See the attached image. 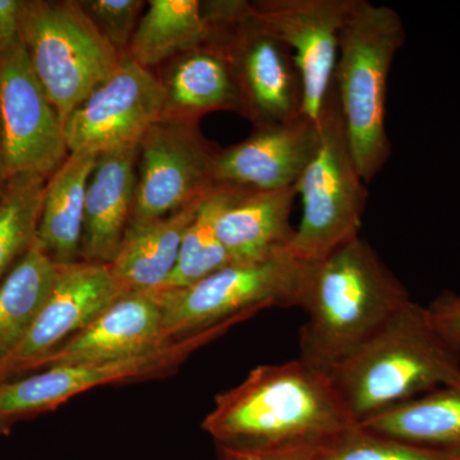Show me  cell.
Here are the masks:
<instances>
[{
	"mask_svg": "<svg viewBox=\"0 0 460 460\" xmlns=\"http://www.w3.org/2000/svg\"><path fill=\"white\" fill-rule=\"evenodd\" d=\"M354 425L328 372L298 358L257 366L215 398L202 429L228 449H323Z\"/></svg>",
	"mask_w": 460,
	"mask_h": 460,
	"instance_id": "obj_1",
	"label": "cell"
},
{
	"mask_svg": "<svg viewBox=\"0 0 460 460\" xmlns=\"http://www.w3.org/2000/svg\"><path fill=\"white\" fill-rule=\"evenodd\" d=\"M410 301L408 290L361 237L308 261L299 359L329 372Z\"/></svg>",
	"mask_w": 460,
	"mask_h": 460,
	"instance_id": "obj_2",
	"label": "cell"
},
{
	"mask_svg": "<svg viewBox=\"0 0 460 460\" xmlns=\"http://www.w3.org/2000/svg\"><path fill=\"white\" fill-rule=\"evenodd\" d=\"M354 423L460 380V352L435 325L429 308H399L328 372Z\"/></svg>",
	"mask_w": 460,
	"mask_h": 460,
	"instance_id": "obj_3",
	"label": "cell"
},
{
	"mask_svg": "<svg viewBox=\"0 0 460 460\" xmlns=\"http://www.w3.org/2000/svg\"><path fill=\"white\" fill-rule=\"evenodd\" d=\"M404 40V25L394 9L353 0L339 38L334 89L350 153L366 184L392 155L385 124L387 81Z\"/></svg>",
	"mask_w": 460,
	"mask_h": 460,
	"instance_id": "obj_4",
	"label": "cell"
},
{
	"mask_svg": "<svg viewBox=\"0 0 460 460\" xmlns=\"http://www.w3.org/2000/svg\"><path fill=\"white\" fill-rule=\"evenodd\" d=\"M21 41L63 124L123 57L74 0H23Z\"/></svg>",
	"mask_w": 460,
	"mask_h": 460,
	"instance_id": "obj_5",
	"label": "cell"
},
{
	"mask_svg": "<svg viewBox=\"0 0 460 460\" xmlns=\"http://www.w3.org/2000/svg\"><path fill=\"white\" fill-rule=\"evenodd\" d=\"M319 129V146L295 186L302 217L288 251L302 261H316L358 238L368 198L350 153L334 84Z\"/></svg>",
	"mask_w": 460,
	"mask_h": 460,
	"instance_id": "obj_6",
	"label": "cell"
},
{
	"mask_svg": "<svg viewBox=\"0 0 460 460\" xmlns=\"http://www.w3.org/2000/svg\"><path fill=\"white\" fill-rule=\"evenodd\" d=\"M210 39L232 66L244 117L255 127L287 122L302 114L304 87L292 50L257 16L250 2H204Z\"/></svg>",
	"mask_w": 460,
	"mask_h": 460,
	"instance_id": "obj_7",
	"label": "cell"
},
{
	"mask_svg": "<svg viewBox=\"0 0 460 460\" xmlns=\"http://www.w3.org/2000/svg\"><path fill=\"white\" fill-rule=\"evenodd\" d=\"M308 261L289 252L256 262L230 263L187 288L156 290L166 343L270 307H301Z\"/></svg>",
	"mask_w": 460,
	"mask_h": 460,
	"instance_id": "obj_8",
	"label": "cell"
},
{
	"mask_svg": "<svg viewBox=\"0 0 460 460\" xmlns=\"http://www.w3.org/2000/svg\"><path fill=\"white\" fill-rule=\"evenodd\" d=\"M257 314L260 313L252 311L238 314L213 328L129 358L54 366L2 381L0 435H9L21 420L57 410L75 396L96 387L141 383L172 375L193 353Z\"/></svg>",
	"mask_w": 460,
	"mask_h": 460,
	"instance_id": "obj_9",
	"label": "cell"
},
{
	"mask_svg": "<svg viewBox=\"0 0 460 460\" xmlns=\"http://www.w3.org/2000/svg\"><path fill=\"white\" fill-rule=\"evenodd\" d=\"M217 150L199 122L162 119L138 145L137 187L131 222L162 219L206 198L217 187Z\"/></svg>",
	"mask_w": 460,
	"mask_h": 460,
	"instance_id": "obj_10",
	"label": "cell"
},
{
	"mask_svg": "<svg viewBox=\"0 0 460 460\" xmlns=\"http://www.w3.org/2000/svg\"><path fill=\"white\" fill-rule=\"evenodd\" d=\"M165 87L153 71L123 54L119 65L65 122L69 154L102 155L140 141L164 118Z\"/></svg>",
	"mask_w": 460,
	"mask_h": 460,
	"instance_id": "obj_11",
	"label": "cell"
},
{
	"mask_svg": "<svg viewBox=\"0 0 460 460\" xmlns=\"http://www.w3.org/2000/svg\"><path fill=\"white\" fill-rule=\"evenodd\" d=\"M0 118L11 177L49 178L68 157L65 124L22 42L0 53Z\"/></svg>",
	"mask_w": 460,
	"mask_h": 460,
	"instance_id": "obj_12",
	"label": "cell"
},
{
	"mask_svg": "<svg viewBox=\"0 0 460 460\" xmlns=\"http://www.w3.org/2000/svg\"><path fill=\"white\" fill-rule=\"evenodd\" d=\"M124 290L107 263H58L56 280L31 328L0 365V383L39 370L42 362L83 332Z\"/></svg>",
	"mask_w": 460,
	"mask_h": 460,
	"instance_id": "obj_13",
	"label": "cell"
},
{
	"mask_svg": "<svg viewBox=\"0 0 460 460\" xmlns=\"http://www.w3.org/2000/svg\"><path fill=\"white\" fill-rule=\"evenodd\" d=\"M251 4L292 50L304 87L302 114L319 123L334 84L339 38L353 0H259Z\"/></svg>",
	"mask_w": 460,
	"mask_h": 460,
	"instance_id": "obj_14",
	"label": "cell"
},
{
	"mask_svg": "<svg viewBox=\"0 0 460 460\" xmlns=\"http://www.w3.org/2000/svg\"><path fill=\"white\" fill-rule=\"evenodd\" d=\"M319 141V123L305 114L287 122L255 127L246 140L217 150V186L262 190L295 187Z\"/></svg>",
	"mask_w": 460,
	"mask_h": 460,
	"instance_id": "obj_15",
	"label": "cell"
},
{
	"mask_svg": "<svg viewBox=\"0 0 460 460\" xmlns=\"http://www.w3.org/2000/svg\"><path fill=\"white\" fill-rule=\"evenodd\" d=\"M166 343L156 292H126L41 363L54 366L129 358ZM38 370V371H39Z\"/></svg>",
	"mask_w": 460,
	"mask_h": 460,
	"instance_id": "obj_16",
	"label": "cell"
},
{
	"mask_svg": "<svg viewBox=\"0 0 460 460\" xmlns=\"http://www.w3.org/2000/svg\"><path fill=\"white\" fill-rule=\"evenodd\" d=\"M214 226L232 263L256 262L289 252L295 187L248 190L222 186Z\"/></svg>",
	"mask_w": 460,
	"mask_h": 460,
	"instance_id": "obj_17",
	"label": "cell"
},
{
	"mask_svg": "<svg viewBox=\"0 0 460 460\" xmlns=\"http://www.w3.org/2000/svg\"><path fill=\"white\" fill-rule=\"evenodd\" d=\"M138 145L102 154L91 174L84 201L80 260L108 263L131 222L137 187Z\"/></svg>",
	"mask_w": 460,
	"mask_h": 460,
	"instance_id": "obj_18",
	"label": "cell"
},
{
	"mask_svg": "<svg viewBox=\"0 0 460 460\" xmlns=\"http://www.w3.org/2000/svg\"><path fill=\"white\" fill-rule=\"evenodd\" d=\"M160 80L165 87L163 119L199 122L202 115L217 111L244 114L228 57L217 42L208 40L175 57Z\"/></svg>",
	"mask_w": 460,
	"mask_h": 460,
	"instance_id": "obj_19",
	"label": "cell"
},
{
	"mask_svg": "<svg viewBox=\"0 0 460 460\" xmlns=\"http://www.w3.org/2000/svg\"><path fill=\"white\" fill-rule=\"evenodd\" d=\"M206 198L162 219L129 224L108 263L124 292H155L164 286L174 270L184 234Z\"/></svg>",
	"mask_w": 460,
	"mask_h": 460,
	"instance_id": "obj_20",
	"label": "cell"
},
{
	"mask_svg": "<svg viewBox=\"0 0 460 460\" xmlns=\"http://www.w3.org/2000/svg\"><path fill=\"white\" fill-rule=\"evenodd\" d=\"M98 155L72 153L45 187L38 241L57 263L80 261L84 201Z\"/></svg>",
	"mask_w": 460,
	"mask_h": 460,
	"instance_id": "obj_21",
	"label": "cell"
},
{
	"mask_svg": "<svg viewBox=\"0 0 460 460\" xmlns=\"http://www.w3.org/2000/svg\"><path fill=\"white\" fill-rule=\"evenodd\" d=\"M358 426L404 443L460 454V380L394 405Z\"/></svg>",
	"mask_w": 460,
	"mask_h": 460,
	"instance_id": "obj_22",
	"label": "cell"
},
{
	"mask_svg": "<svg viewBox=\"0 0 460 460\" xmlns=\"http://www.w3.org/2000/svg\"><path fill=\"white\" fill-rule=\"evenodd\" d=\"M210 39V26L199 0H150L141 16L128 56L151 69L196 49Z\"/></svg>",
	"mask_w": 460,
	"mask_h": 460,
	"instance_id": "obj_23",
	"label": "cell"
},
{
	"mask_svg": "<svg viewBox=\"0 0 460 460\" xmlns=\"http://www.w3.org/2000/svg\"><path fill=\"white\" fill-rule=\"evenodd\" d=\"M58 263L33 242L0 281V365L17 349L56 280Z\"/></svg>",
	"mask_w": 460,
	"mask_h": 460,
	"instance_id": "obj_24",
	"label": "cell"
},
{
	"mask_svg": "<svg viewBox=\"0 0 460 460\" xmlns=\"http://www.w3.org/2000/svg\"><path fill=\"white\" fill-rule=\"evenodd\" d=\"M48 178L18 174L0 198V281L38 238Z\"/></svg>",
	"mask_w": 460,
	"mask_h": 460,
	"instance_id": "obj_25",
	"label": "cell"
},
{
	"mask_svg": "<svg viewBox=\"0 0 460 460\" xmlns=\"http://www.w3.org/2000/svg\"><path fill=\"white\" fill-rule=\"evenodd\" d=\"M222 190V186L215 187L213 192L208 193L202 202L181 241L174 270L159 290L181 289L192 286L232 263L228 252L217 238L214 226Z\"/></svg>",
	"mask_w": 460,
	"mask_h": 460,
	"instance_id": "obj_26",
	"label": "cell"
},
{
	"mask_svg": "<svg viewBox=\"0 0 460 460\" xmlns=\"http://www.w3.org/2000/svg\"><path fill=\"white\" fill-rule=\"evenodd\" d=\"M316 460H460V454L404 443L354 425L320 449Z\"/></svg>",
	"mask_w": 460,
	"mask_h": 460,
	"instance_id": "obj_27",
	"label": "cell"
},
{
	"mask_svg": "<svg viewBox=\"0 0 460 460\" xmlns=\"http://www.w3.org/2000/svg\"><path fill=\"white\" fill-rule=\"evenodd\" d=\"M78 4L115 49L120 54L128 53L146 3L141 0H80Z\"/></svg>",
	"mask_w": 460,
	"mask_h": 460,
	"instance_id": "obj_28",
	"label": "cell"
},
{
	"mask_svg": "<svg viewBox=\"0 0 460 460\" xmlns=\"http://www.w3.org/2000/svg\"><path fill=\"white\" fill-rule=\"evenodd\" d=\"M428 308L441 334L460 352V295L441 293Z\"/></svg>",
	"mask_w": 460,
	"mask_h": 460,
	"instance_id": "obj_29",
	"label": "cell"
},
{
	"mask_svg": "<svg viewBox=\"0 0 460 460\" xmlns=\"http://www.w3.org/2000/svg\"><path fill=\"white\" fill-rule=\"evenodd\" d=\"M217 447L219 460H316L320 449L288 447V449L237 450Z\"/></svg>",
	"mask_w": 460,
	"mask_h": 460,
	"instance_id": "obj_30",
	"label": "cell"
},
{
	"mask_svg": "<svg viewBox=\"0 0 460 460\" xmlns=\"http://www.w3.org/2000/svg\"><path fill=\"white\" fill-rule=\"evenodd\" d=\"M23 0H0V53L21 41V12Z\"/></svg>",
	"mask_w": 460,
	"mask_h": 460,
	"instance_id": "obj_31",
	"label": "cell"
},
{
	"mask_svg": "<svg viewBox=\"0 0 460 460\" xmlns=\"http://www.w3.org/2000/svg\"><path fill=\"white\" fill-rule=\"evenodd\" d=\"M11 178L7 153H5L4 135H3L2 118H0V198H2L5 189H7Z\"/></svg>",
	"mask_w": 460,
	"mask_h": 460,
	"instance_id": "obj_32",
	"label": "cell"
}]
</instances>
